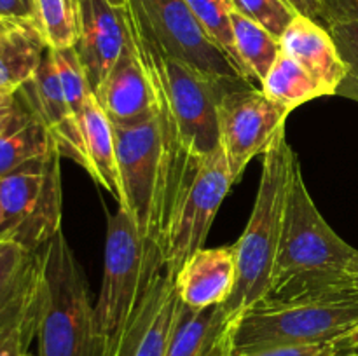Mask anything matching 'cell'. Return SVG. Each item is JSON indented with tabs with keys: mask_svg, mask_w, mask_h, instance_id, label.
<instances>
[{
	"mask_svg": "<svg viewBox=\"0 0 358 356\" xmlns=\"http://www.w3.org/2000/svg\"><path fill=\"white\" fill-rule=\"evenodd\" d=\"M72 3L76 6V9H77V0H72Z\"/></svg>",
	"mask_w": 358,
	"mask_h": 356,
	"instance_id": "f35d334b",
	"label": "cell"
},
{
	"mask_svg": "<svg viewBox=\"0 0 358 356\" xmlns=\"http://www.w3.org/2000/svg\"><path fill=\"white\" fill-rule=\"evenodd\" d=\"M290 114L250 82H238L226 91L219 103V138L233 181H240L247 164L285 131Z\"/></svg>",
	"mask_w": 358,
	"mask_h": 356,
	"instance_id": "8fae6325",
	"label": "cell"
},
{
	"mask_svg": "<svg viewBox=\"0 0 358 356\" xmlns=\"http://www.w3.org/2000/svg\"><path fill=\"white\" fill-rule=\"evenodd\" d=\"M128 16V14H126ZM133 44L157 101V114L185 156H206L220 145L219 103L231 86L245 80L208 75L164 52L150 35L129 23Z\"/></svg>",
	"mask_w": 358,
	"mask_h": 356,
	"instance_id": "7a4b0ae2",
	"label": "cell"
},
{
	"mask_svg": "<svg viewBox=\"0 0 358 356\" xmlns=\"http://www.w3.org/2000/svg\"><path fill=\"white\" fill-rule=\"evenodd\" d=\"M79 122L80 129H83L84 147H86V171L121 205L122 188L121 178H119L117 156H115L114 124L101 110L94 94L87 98Z\"/></svg>",
	"mask_w": 358,
	"mask_h": 356,
	"instance_id": "ffe728a7",
	"label": "cell"
},
{
	"mask_svg": "<svg viewBox=\"0 0 358 356\" xmlns=\"http://www.w3.org/2000/svg\"><path fill=\"white\" fill-rule=\"evenodd\" d=\"M55 147L51 133L27 107L24 114L0 135V178Z\"/></svg>",
	"mask_w": 358,
	"mask_h": 356,
	"instance_id": "7402d4cb",
	"label": "cell"
},
{
	"mask_svg": "<svg viewBox=\"0 0 358 356\" xmlns=\"http://www.w3.org/2000/svg\"><path fill=\"white\" fill-rule=\"evenodd\" d=\"M93 94L112 124L119 128L140 126L157 114L156 96L133 38Z\"/></svg>",
	"mask_w": 358,
	"mask_h": 356,
	"instance_id": "9a60e30c",
	"label": "cell"
},
{
	"mask_svg": "<svg viewBox=\"0 0 358 356\" xmlns=\"http://www.w3.org/2000/svg\"><path fill=\"white\" fill-rule=\"evenodd\" d=\"M282 52L296 59L322 86L327 96H336L346 75V65L327 27L297 14L283 31Z\"/></svg>",
	"mask_w": 358,
	"mask_h": 356,
	"instance_id": "2e32d148",
	"label": "cell"
},
{
	"mask_svg": "<svg viewBox=\"0 0 358 356\" xmlns=\"http://www.w3.org/2000/svg\"><path fill=\"white\" fill-rule=\"evenodd\" d=\"M35 23L34 0H0V23Z\"/></svg>",
	"mask_w": 358,
	"mask_h": 356,
	"instance_id": "1f68e13d",
	"label": "cell"
},
{
	"mask_svg": "<svg viewBox=\"0 0 358 356\" xmlns=\"http://www.w3.org/2000/svg\"><path fill=\"white\" fill-rule=\"evenodd\" d=\"M185 2L205 34L226 52L241 79L250 82L234 45L233 23H231L233 3L229 0H185Z\"/></svg>",
	"mask_w": 358,
	"mask_h": 356,
	"instance_id": "d4e9b609",
	"label": "cell"
},
{
	"mask_svg": "<svg viewBox=\"0 0 358 356\" xmlns=\"http://www.w3.org/2000/svg\"><path fill=\"white\" fill-rule=\"evenodd\" d=\"M16 100H17V91L3 89V87H0V108L16 103Z\"/></svg>",
	"mask_w": 358,
	"mask_h": 356,
	"instance_id": "d590c367",
	"label": "cell"
},
{
	"mask_svg": "<svg viewBox=\"0 0 358 356\" xmlns=\"http://www.w3.org/2000/svg\"><path fill=\"white\" fill-rule=\"evenodd\" d=\"M262 156L254 209L243 234L233 246L236 255V283L229 300L222 304L233 320L247 307L268 297L290 188L301 166L296 152L287 142L285 131L276 136Z\"/></svg>",
	"mask_w": 358,
	"mask_h": 356,
	"instance_id": "3957f363",
	"label": "cell"
},
{
	"mask_svg": "<svg viewBox=\"0 0 358 356\" xmlns=\"http://www.w3.org/2000/svg\"><path fill=\"white\" fill-rule=\"evenodd\" d=\"M37 314V253L0 239V337Z\"/></svg>",
	"mask_w": 358,
	"mask_h": 356,
	"instance_id": "ac0fdd59",
	"label": "cell"
},
{
	"mask_svg": "<svg viewBox=\"0 0 358 356\" xmlns=\"http://www.w3.org/2000/svg\"><path fill=\"white\" fill-rule=\"evenodd\" d=\"M0 223H2V209H0Z\"/></svg>",
	"mask_w": 358,
	"mask_h": 356,
	"instance_id": "ab89813d",
	"label": "cell"
},
{
	"mask_svg": "<svg viewBox=\"0 0 358 356\" xmlns=\"http://www.w3.org/2000/svg\"><path fill=\"white\" fill-rule=\"evenodd\" d=\"M77 27L79 37L73 47L94 93L131 38L126 7L108 0H77Z\"/></svg>",
	"mask_w": 358,
	"mask_h": 356,
	"instance_id": "4fadbf2b",
	"label": "cell"
},
{
	"mask_svg": "<svg viewBox=\"0 0 358 356\" xmlns=\"http://www.w3.org/2000/svg\"><path fill=\"white\" fill-rule=\"evenodd\" d=\"M236 283L233 246L203 248L175 276L178 297L192 309L220 306L229 300Z\"/></svg>",
	"mask_w": 358,
	"mask_h": 356,
	"instance_id": "e0dca14e",
	"label": "cell"
},
{
	"mask_svg": "<svg viewBox=\"0 0 358 356\" xmlns=\"http://www.w3.org/2000/svg\"><path fill=\"white\" fill-rule=\"evenodd\" d=\"M35 24L48 49H69L77 44V9L72 0H34Z\"/></svg>",
	"mask_w": 358,
	"mask_h": 356,
	"instance_id": "484cf974",
	"label": "cell"
},
{
	"mask_svg": "<svg viewBox=\"0 0 358 356\" xmlns=\"http://www.w3.org/2000/svg\"><path fill=\"white\" fill-rule=\"evenodd\" d=\"M49 51H51L59 80H62L63 93H65L66 101H69L70 110L79 119L87 98L93 94L90 82H87L86 72H84V66L79 59V54H77L76 47L58 49V51L49 49Z\"/></svg>",
	"mask_w": 358,
	"mask_h": 356,
	"instance_id": "4316f807",
	"label": "cell"
},
{
	"mask_svg": "<svg viewBox=\"0 0 358 356\" xmlns=\"http://www.w3.org/2000/svg\"><path fill=\"white\" fill-rule=\"evenodd\" d=\"M233 318L224 306L192 309L182 302L166 356H229Z\"/></svg>",
	"mask_w": 358,
	"mask_h": 356,
	"instance_id": "d6986e66",
	"label": "cell"
},
{
	"mask_svg": "<svg viewBox=\"0 0 358 356\" xmlns=\"http://www.w3.org/2000/svg\"><path fill=\"white\" fill-rule=\"evenodd\" d=\"M129 23L168 54L226 80H243L226 52L205 34L185 0H126ZM247 82V80H245Z\"/></svg>",
	"mask_w": 358,
	"mask_h": 356,
	"instance_id": "30bf717a",
	"label": "cell"
},
{
	"mask_svg": "<svg viewBox=\"0 0 358 356\" xmlns=\"http://www.w3.org/2000/svg\"><path fill=\"white\" fill-rule=\"evenodd\" d=\"M357 251L325 222L308 192L299 166L290 188L282 239L266 299L294 300L348 292L352 288L346 279V269Z\"/></svg>",
	"mask_w": 358,
	"mask_h": 356,
	"instance_id": "6da1fadb",
	"label": "cell"
},
{
	"mask_svg": "<svg viewBox=\"0 0 358 356\" xmlns=\"http://www.w3.org/2000/svg\"><path fill=\"white\" fill-rule=\"evenodd\" d=\"M327 30L331 31L346 65V75L336 96L358 101V23H334L329 24Z\"/></svg>",
	"mask_w": 358,
	"mask_h": 356,
	"instance_id": "f1b7e54d",
	"label": "cell"
},
{
	"mask_svg": "<svg viewBox=\"0 0 358 356\" xmlns=\"http://www.w3.org/2000/svg\"><path fill=\"white\" fill-rule=\"evenodd\" d=\"M261 86L271 100L289 108L290 112L315 98L327 96L320 84L285 52H280Z\"/></svg>",
	"mask_w": 358,
	"mask_h": 356,
	"instance_id": "cb8c5ba5",
	"label": "cell"
},
{
	"mask_svg": "<svg viewBox=\"0 0 358 356\" xmlns=\"http://www.w3.org/2000/svg\"><path fill=\"white\" fill-rule=\"evenodd\" d=\"M20 356H34V355H30V353H23V355H20Z\"/></svg>",
	"mask_w": 358,
	"mask_h": 356,
	"instance_id": "74e56055",
	"label": "cell"
},
{
	"mask_svg": "<svg viewBox=\"0 0 358 356\" xmlns=\"http://www.w3.org/2000/svg\"><path fill=\"white\" fill-rule=\"evenodd\" d=\"M159 250L147 246L135 220L122 206L108 216L103 255V281L94 304L103 341L117 334L142 299Z\"/></svg>",
	"mask_w": 358,
	"mask_h": 356,
	"instance_id": "9c48e42d",
	"label": "cell"
},
{
	"mask_svg": "<svg viewBox=\"0 0 358 356\" xmlns=\"http://www.w3.org/2000/svg\"><path fill=\"white\" fill-rule=\"evenodd\" d=\"M346 279H348L350 288L358 293V251L355 253V257L350 260L348 269H346Z\"/></svg>",
	"mask_w": 358,
	"mask_h": 356,
	"instance_id": "e575fe53",
	"label": "cell"
},
{
	"mask_svg": "<svg viewBox=\"0 0 358 356\" xmlns=\"http://www.w3.org/2000/svg\"><path fill=\"white\" fill-rule=\"evenodd\" d=\"M287 2L297 10V14H303V16L311 17L315 21H320V0H287Z\"/></svg>",
	"mask_w": 358,
	"mask_h": 356,
	"instance_id": "d6a6232c",
	"label": "cell"
},
{
	"mask_svg": "<svg viewBox=\"0 0 358 356\" xmlns=\"http://www.w3.org/2000/svg\"><path fill=\"white\" fill-rule=\"evenodd\" d=\"M233 9L261 24L276 38H282L297 16V10L287 0H233Z\"/></svg>",
	"mask_w": 358,
	"mask_h": 356,
	"instance_id": "83f0119b",
	"label": "cell"
},
{
	"mask_svg": "<svg viewBox=\"0 0 358 356\" xmlns=\"http://www.w3.org/2000/svg\"><path fill=\"white\" fill-rule=\"evenodd\" d=\"M231 23L238 58L247 72L248 80L257 79L262 82L282 52L280 38L234 9L231 13Z\"/></svg>",
	"mask_w": 358,
	"mask_h": 356,
	"instance_id": "603a6c76",
	"label": "cell"
},
{
	"mask_svg": "<svg viewBox=\"0 0 358 356\" xmlns=\"http://www.w3.org/2000/svg\"><path fill=\"white\" fill-rule=\"evenodd\" d=\"M20 94L27 107L51 133L62 157L76 161L86 170L87 157L80 122L70 110L49 49L45 51L35 75L21 87Z\"/></svg>",
	"mask_w": 358,
	"mask_h": 356,
	"instance_id": "5bb4252c",
	"label": "cell"
},
{
	"mask_svg": "<svg viewBox=\"0 0 358 356\" xmlns=\"http://www.w3.org/2000/svg\"><path fill=\"white\" fill-rule=\"evenodd\" d=\"M37 356H101L83 265L63 230L37 251Z\"/></svg>",
	"mask_w": 358,
	"mask_h": 356,
	"instance_id": "277c9868",
	"label": "cell"
},
{
	"mask_svg": "<svg viewBox=\"0 0 358 356\" xmlns=\"http://www.w3.org/2000/svg\"><path fill=\"white\" fill-rule=\"evenodd\" d=\"M114 133L122 188L119 206L135 220L147 246L159 250L166 194L184 152L159 114L140 126H114Z\"/></svg>",
	"mask_w": 358,
	"mask_h": 356,
	"instance_id": "52a82bcc",
	"label": "cell"
},
{
	"mask_svg": "<svg viewBox=\"0 0 358 356\" xmlns=\"http://www.w3.org/2000/svg\"><path fill=\"white\" fill-rule=\"evenodd\" d=\"M358 327V293H331L310 299H262L233 320V351L271 346L338 342Z\"/></svg>",
	"mask_w": 358,
	"mask_h": 356,
	"instance_id": "8992f818",
	"label": "cell"
},
{
	"mask_svg": "<svg viewBox=\"0 0 358 356\" xmlns=\"http://www.w3.org/2000/svg\"><path fill=\"white\" fill-rule=\"evenodd\" d=\"M45 51L35 23H0V87L20 91L35 75Z\"/></svg>",
	"mask_w": 358,
	"mask_h": 356,
	"instance_id": "44dd1931",
	"label": "cell"
},
{
	"mask_svg": "<svg viewBox=\"0 0 358 356\" xmlns=\"http://www.w3.org/2000/svg\"><path fill=\"white\" fill-rule=\"evenodd\" d=\"M222 147L206 156H184L171 177L161 227L159 253L168 274L205 248L212 223L233 185Z\"/></svg>",
	"mask_w": 358,
	"mask_h": 356,
	"instance_id": "5b68a950",
	"label": "cell"
},
{
	"mask_svg": "<svg viewBox=\"0 0 358 356\" xmlns=\"http://www.w3.org/2000/svg\"><path fill=\"white\" fill-rule=\"evenodd\" d=\"M110 3H114V6L117 7H124L126 6V0H108Z\"/></svg>",
	"mask_w": 358,
	"mask_h": 356,
	"instance_id": "8d00e7d4",
	"label": "cell"
},
{
	"mask_svg": "<svg viewBox=\"0 0 358 356\" xmlns=\"http://www.w3.org/2000/svg\"><path fill=\"white\" fill-rule=\"evenodd\" d=\"M229 356H339L336 342L297 346H271V348L250 349V351H234Z\"/></svg>",
	"mask_w": 358,
	"mask_h": 356,
	"instance_id": "f546056e",
	"label": "cell"
},
{
	"mask_svg": "<svg viewBox=\"0 0 358 356\" xmlns=\"http://www.w3.org/2000/svg\"><path fill=\"white\" fill-rule=\"evenodd\" d=\"M59 159L62 154L55 147L0 178V239L37 253L62 230Z\"/></svg>",
	"mask_w": 358,
	"mask_h": 356,
	"instance_id": "ba28073f",
	"label": "cell"
},
{
	"mask_svg": "<svg viewBox=\"0 0 358 356\" xmlns=\"http://www.w3.org/2000/svg\"><path fill=\"white\" fill-rule=\"evenodd\" d=\"M320 21L325 27L334 23H358V0H320Z\"/></svg>",
	"mask_w": 358,
	"mask_h": 356,
	"instance_id": "4dcf8cb0",
	"label": "cell"
},
{
	"mask_svg": "<svg viewBox=\"0 0 358 356\" xmlns=\"http://www.w3.org/2000/svg\"><path fill=\"white\" fill-rule=\"evenodd\" d=\"M180 307L175 278L168 274L159 257L142 299L124 327L103 341L101 356H166Z\"/></svg>",
	"mask_w": 358,
	"mask_h": 356,
	"instance_id": "7c38bea8",
	"label": "cell"
},
{
	"mask_svg": "<svg viewBox=\"0 0 358 356\" xmlns=\"http://www.w3.org/2000/svg\"><path fill=\"white\" fill-rule=\"evenodd\" d=\"M229 2H231V3H233V0H229Z\"/></svg>",
	"mask_w": 358,
	"mask_h": 356,
	"instance_id": "60d3db41",
	"label": "cell"
},
{
	"mask_svg": "<svg viewBox=\"0 0 358 356\" xmlns=\"http://www.w3.org/2000/svg\"><path fill=\"white\" fill-rule=\"evenodd\" d=\"M339 356H358V327L336 342Z\"/></svg>",
	"mask_w": 358,
	"mask_h": 356,
	"instance_id": "836d02e7",
	"label": "cell"
}]
</instances>
